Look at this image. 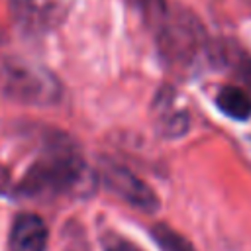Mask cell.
<instances>
[{
	"label": "cell",
	"mask_w": 251,
	"mask_h": 251,
	"mask_svg": "<svg viewBox=\"0 0 251 251\" xmlns=\"http://www.w3.org/2000/svg\"><path fill=\"white\" fill-rule=\"evenodd\" d=\"M86 163L65 135H55L43 155L31 163L14 192L22 198H55L80 186Z\"/></svg>",
	"instance_id": "1"
},
{
	"label": "cell",
	"mask_w": 251,
	"mask_h": 251,
	"mask_svg": "<svg viewBox=\"0 0 251 251\" xmlns=\"http://www.w3.org/2000/svg\"><path fill=\"white\" fill-rule=\"evenodd\" d=\"M4 94L24 104H53L61 96L57 78L41 67L10 61L4 65Z\"/></svg>",
	"instance_id": "2"
},
{
	"label": "cell",
	"mask_w": 251,
	"mask_h": 251,
	"mask_svg": "<svg viewBox=\"0 0 251 251\" xmlns=\"http://www.w3.org/2000/svg\"><path fill=\"white\" fill-rule=\"evenodd\" d=\"M100 173L104 184L127 204L139 208L145 214H153L155 210H159V198L153 188L143 182L137 175H133L127 167L114 161H104Z\"/></svg>",
	"instance_id": "3"
},
{
	"label": "cell",
	"mask_w": 251,
	"mask_h": 251,
	"mask_svg": "<svg viewBox=\"0 0 251 251\" xmlns=\"http://www.w3.org/2000/svg\"><path fill=\"white\" fill-rule=\"evenodd\" d=\"M49 229L41 216L20 214L10 229L8 247L10 251H45Z\"/></svg>",
	"instance_id": "4"
},
{
	"label": "cell",
	"mask_w": 251,
	"mask_h": 251,
	"mask_svg": "<svg viewBox=\"0 0 251 251\" xmlns=\"http://www.w3.org/2000/svg\"><path fill=\"white\" fill-rule=\"evenodd\" d=\"M216 106L227 118L243 122V120H247L251 116V94L241 86L227 84L218 92Z\"/></svg>",
	"instance_id": "5"
},
{
	"label": "cell",
	"mask_w": 251,
	"mask_h": 251,
	"mask_svg": "<svg viewBox=\"0 0 251 251\" xmlns=\"http://www.w3.org/2000/svg\"><path fill=\"white\" fill-rule=\"evenodd\" d=\"M135 8L141 12L147 25L155 27L157 31L167 24V2L165 0H131Z\"/></svg>",
	"instance_id": "6"
},
{
	"label": "cell",
	"mask_w": 251,
	"mask_h": 251,
	"mask_svg": "<svg viewBox=\"0 0 251 251\" xmlns=\"http://www.w3.org/2000/svg\"><path fill=\"white\" fill-rule=\"evenodd\" d=\"M151 233L167 251H192V247H190V243L186 239H182L178 233L171 231L165 226H155Z\"/></svg>",
	"instance_id": "7"
},
{
	"label": "cell",
	"mask_w": 251,
	"mask_h": 251,
	"mask_svg": "<svg viewBox=\"0 0 251 251\" xmlns=\"http://www.w3.org/2000/svg\"><path fill=\"white\" fill-rule=\"evenodd\" d=\"M104 251H141L137 245H133L131 241L126 239H112L104 245Z\"/></svg>",
	"instance_id": "8"
},
{
	"label": "cell",
	"mask_w": 251,
	"mask_h": 251,
	"mask_svg": "<svg viewBox=\"0 0 251 251\" xmlns=\"http://www.w3.org/2000/svg\"><path fill=\"white\" fill-rule=\"evenodd\" d=\"M10 186H12V182H10V171L4 165H0V196H6L8 190H10Z\"/></svg>",
	"instance_id": "9"
},
{
	"label": "cell",
	"mask_w": 251,
	"mask_h": 251,
	"mask_svg": "<svg viewBox=\"0 0 251 251\" xmlns=\"http://www.w3.org/2000/svg\"><path fill=\"white\" fill-rule=\"evenodd\" d=\"M249 143H251V137H249Z\"/></svg>",
	"instance_id": "10"
}]
</instances>
